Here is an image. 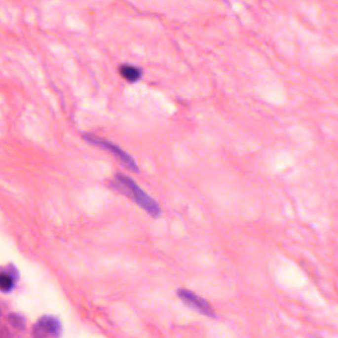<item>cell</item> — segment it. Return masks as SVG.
<instances>
[{
    "instance_id": "1",
    "label": "cell",
    "mask_w": 338,
    "mask_h": 338,
    "mask_svg": "<svg viewBox=\"0 0 338 338\" xmlns=\"http://www.w3.org/2000/svg\"><path fill=\"white\" fill-rule=\"evenodd\" d=\"M114 187L135 201L152 218H157L161 214V209L158 203L146 193L131 177L124 173H118L115 176Z\"/></svg>"
},
{
    "instance_id": "2",
    "label": "cell",
    "mask_w": 338,
    "mask_h": 338,
    "mask_svg": "<svg viewBox=\"0 0 338 338\" xmlns=\"http://www.w3.org/2000/svg\"><path fill=\"white\" fill-rule=\"evenodd\" d=\"M83 139L88 142L91 145H94L96 147H99L103 150H106L108 151H110L113 155H115L126 167H128L129 169H131L132 171L138 172L139 171V166L137 164V162L135 161V159L128 153L126 152L123 149H121L119 146H117L116 144L105 140L101 137H97L94 136L92 134H85L83 135Z\"/></svg>"
},
{
    "instance_id": "3",
    "label": "cell",
    "mask_w": 338,
    "mask_h": 338,
    "mask_svg": "<svg viewBox=\"0 0 338 338\" xmlns=\"http://www.w3.org/2000/svg\"><path fill=\"white\" fill-rule=\"evenodd\" d=\"M177 294H178L179 298L181 299V300L185 304L190 306L191 308L195 309L199 313H202L206 316L215 317L214 309L212 308L211 304L208 301H206L203 298H201V297L197 296L196 294H194L193 292L185 290V289L178 290Z\"/></svg>"
},
{
    "instance_id": "4",
    "label": "cell",
    "mask_w": 338,
    "mask_h": 338,
    "mask_svg": "<svg viewBox=\"0 0 338 338\" xmlns=\"http://www.w3.org/2000/svg\"><path fill=\"white\" fill-rule=\"evenodd\" d=\"M38 326L40 327V329L55 336H59L62 332L61 322L56 317H53V316L42 317L38 322Z\"/></svg>"
},
{
    "instance_id": "5",
    "label": "cell",
    "mask_w": 338,
    "mask_h": 338,
    "mask_svg": "<svg viewBox=\"0 0 338 338\" xmlns=\"http://www.w3.org/2000/svg\"><path fill=\"white\" fill-rule=\"evenodd\" d=\"M120 75L121 76L128 82L134 83L141 79L143 75V72L140 68L132 66V65H123L120 67Z\"/></svg>"
},
{
    "instance_id": "6",
    "label": "cell",
    "mask_w": 338,
    "mask_h": 338,
    "mask_svg": "<svg viewBox=\"0 0 338 338\" xmlns=\"http://www.w3.org/2000/svg\"><path fill=\"white\" fill-rule=\"evenodd\" d=\"M14 286L13 279L4 273H0V290L3 292H9Z\"/></svg>"
}]
</instances>
